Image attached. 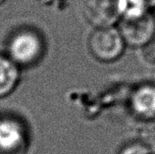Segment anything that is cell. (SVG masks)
Here are the masks:
<instances>
[{"label":"cell","instance_id":"obj_7","mask_svg":"<svg viewBox=\"0 0 155 154\" xmlns=\"http://www.w3.org/2000/svg\"><path fill=\"white\" fill-rule=\"evenodd\" d=\"M5 54H0V98L15 90L20 80V70Z\"/></svg>","mask_w":155,"mask_h":154},{"label":"cell","instance_id":"obj_12","mask_svg":"<svg viewBox=\"0 0 155 154\" xmlns=\"http://www.w3.org/2000/svg\"><path fill=\"white\" fill-rule=\"evenodd\" d=\"M4 1H5V0H0V5H1V4H2Z\"/></svg>","mask_w":155,"mask_h":154},{"label":"cell","instance_id":"obj_13","mask_svg":"<svg viewBox=\"0 0 155 154\" xmlns=\"http://www.w3.org/2000/svg\"><path fill=\"white\" fill-rule=\"evenodd\" d=\"M154 77H155V73H154ZM154 84H155V83H154Z\"/></svg>","mask_w":155,"mask_h":154},{"label":"cell","instance_id":"obj_5","mask_svg":"<svg viewBox=\"0 0 155 154\" xmlns=\"http://www.w3.org/2000/svg\"><path fill=\"white\" fill-rule=\"evenodd\" d=\"M122 0H83V13L95 28L113 27L121 20Z\"/></svg>","mask_w":155,"mask_h":154},{"label":"cell","instance_id":"obj_1","mask_svg":"<svg viewBox=\"0 0 155 154\" xmlns=\"http://www.w3.org/2000/svg\"><path fill=\"white\" fill-rule=\"evenodd\" d=\"M45 43L40 34L31 28L15 31L8 39L7 56L19 67H28L40 61Z\"/></svg>","mask_w":155,"mask_h":154},{"label":"cell","instance_id":"obj_8","mask_svg":"<svg viewBox=\"0 0 155 154\" xmlns=\"http://www.w3.org/2000/svg\"><path fill=\"white\" fill-rule=\"evenodd\" d=\"M150 7L146 0H122L121 20L136 19L149 13Z\"/></svg>","mask_w":155,"mask_h":154},{"label":"cell","instance_id":"obj_6","mask_svg":"<svg viewBox=\"0 0 155 154\" xmlns=\"http://www.w3.org/2000/svg\"><path fill=\"white\" fill-rule=\"evenodd\" d=\"M130 108L134 115L143 121L155 118V84L137 87L130 96Z\"/></svg>","mask_w":155,"mask_h":154},{"label":"cell","instance_id":"obj_3","mask_svg":"<svg viewBox=\"0 0 155 154\" xmlns=\"http://www.w3.org/2000/svg\"><path fill=\"white\" fill-rule=\"evenodd\" d=\"M119 31L125 44L143 48L152 42L155 36V15L149 13L136 19L120 20Z\"/></svg>","mask_w":155,"mask_h":154},{"label":"cell","instance_id":"obj_10","mask_svg":"<svg viewBox=\"0 0 155 154\" xmlns=\"http://www.w3.org/2000/svg\"><path fill=\"white\" fill-rule=\"evenodd\" d=\"M119 154H151V153L137 140L124 145L119 151Z\"/></svg>","mask_w":155,"mask_h":154},{"label":"cell","instance_id":"obj_2","mask_svg":"<svg viewBox=\"0 0 155 154\" xmlns=\"http://www.w3.org/2000/svg\"><path fill=\"white\" fill-rule=\"evenodd\" d=\"M125 41L119 30L114 27L96 28L88 38V49L95 59L109 63L123 53Z\"/></svg>","mask_w":155,"mask_h":154},{"label":"cell","instance_id":"obj_11","mask_svg":"<svg viewBox=\"0 0 155 154\" xmlns=\"http://www.w3.org/2000/svg\"><path fill=\"white\" fill-rule=\"evenodd\" d=\"M146 2L148 3V5L150 8L155 7V0H146Z\"/></svg>","mask_w":155,"mask_h":154},{"label":"cell","instance_id":"obj_4","mask_svg":"<svg viewBox=\"0 0 155 154\" xmlns=\"http://www.w3.org/2000/svg\"><path fill=\"white\" fill-rule=\"evenodd\" d=\"M28 143L26 126L17 117H0V153L22 154Z\"/></svg>","mask_w":155,"mask_h":154},{"label":"cell","instance_id":"obj_9","mask_svg":"<svg viewBox=\"0 0 155 154\" xmlns=\"http://www.w3.org/2000/svg\"><path fill=\"white\" fill-rule=\"evenodd\" d=\"M138 141L150 153L155 154V118L143 121L138 133Z\"/></svg>","mask_w":155,"mask_h":154}]
</instances>
